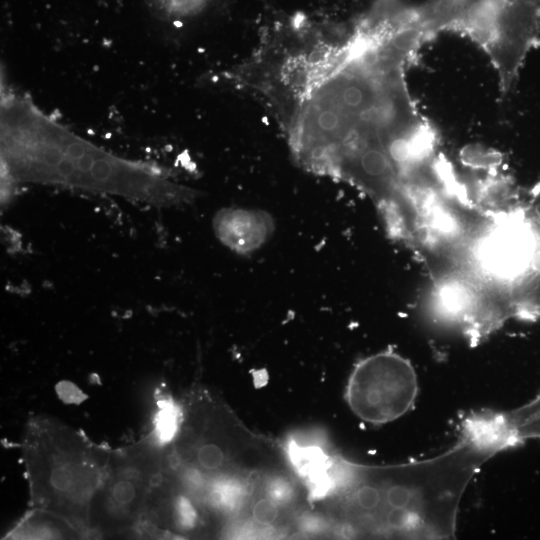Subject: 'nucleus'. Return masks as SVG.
Masks as SVG:
<instances>
[{
  "label": "nucleus",
  "mask_w": 540,
  "mask_h": 540,
  "mask_svg": "<svg viewBox=\"0 0 540 540\" xmlns=\"http://www.w3.org/2000/svg\"><path fill=\"white\" fill-rule=\"evenodd\" d=\"M514 316L540 317V270L512 292Z\"/></svg>",
  "instance_id": "obj_8"
},
{
  "label": "nucleus",
  "mask_w": 540,
  "mask_h": 540,
  "mask_svg": "<svg viewBox=\"0 0 540 540\" xmlns=\"http://www.w3.org/2000/svg\"><path fill=\"white\" fill-rule=\"evenodd\" d=\"M2 199L18 182L51 184L120 196L154 206L191 202L197 192L156 165L113 155L5 89L0 113Z\"/></svg>",
  "instance_id": "obj_1"
},
{
  "label": "nucleus",
  "mask_w": 540,
  "mask_h": 540,
  "mask_svg": "<svg viewBox=\"0 0 540 540\" xmlns=\"http://www.w3.org/2000/svg\"><path fill=\"white\" fill-rule=\"evenodd\" d=\"M160 440L144 439L111 450L105 473L89 505L90 532L139 530L149 496L167 465Z\"/></svg>",
  "instance_id": "obj_4"
},
{
  "label": "nucleus",
  "mask_w": 540,
  "mask_h": 540,
  "mask_svg": "<svg viewBox=\"0 0 540 540\" xmlns=\"http://www.w3.org/2000/svg\"><path fill=\"white\" fill-rule=\"evenodd\" d=\"M418 380L411 362L386 350L361 359L345 390L351 411L361 420L379 425L394 421L413 408Z\"/></svg>",
  "instance_id": "obj_5"
},
{
  "label": "nucleus",
  "mask_w": 540,
  "mask_h": 540,
  "mask_svg": "<svg viewBox=\"0 0 540 540\" xmlns=\"http://www.w3.org/2000/svg\"><path fill=\"white\" fill-rule=\"evenodd\" d=\"M252 516L256 523L270 525L278 517V504L270 498L259 499L252 508Z\"/></svg>",
  "instance_id": "obj_12"
},
{
  "label": "nucleus",
  "mask_w": 540,
  "mask_h": 540,
  "mask_svg": "<svg viewBox=\"0 0 540 540\" xmlns=\"http://www.w3.org/2000/svg\"><path fill=\"white\" fill-rule=\"evenodd\" d=\"M497 413L515 445L527 439H540V394L517 409Z\"/></svg>",
  "instance_id": "obj_7"
},
{
  "label": "nucleus",
  "mask_w": 540,
  "mask_h": 540,
  "mask_svg": "<svg viewBox=\"0 0 540 540\" xmlns=\"http://www.w3.org/2000/svg\"><path fill=\"white\" fill-rule=\"evenodd\" d=\"M521 208L535 234L540 248V180L532 189L527 201L521 205Z\"/></svg>",
  "instance_id": "obj_11"
},
{
  "label": "nucleus",
  "mask_w": 540,
  "mask_h": 540,
  "mask_svg": "<svg viewBox=\"0 0 540 540\" xmlns=\"http://www.w3.org/2000/svg\"><path fill=\"white\" fill-rule=\"evenodd\" d=\"M194 459L199 468L211 472L224 465L225 453L217 443L206 442L196 448Z\"/></svg>",
  "instance_id": "obj_10"
},
{
  "label": "nucleus",
  "mask_w": 540,
  "mask_h": 540,
  "mask_svg": "<svg viewBox=\"0 0 540 540\" xmlns=\"http://www.w3.org/2000/svg\"><path fill=\"white\" fill-rule=\"evenodd\" d=\"M243 495V486L238 481L228 478L215 481L210 490L211 502L226 510L237 507L243 499Z\"/></svg>",
  "instance_id": "obj_9"
},
{
  "label": "nucleus",
  "mask_w": 540,
  "mask_h": 540,
  "mask_svg": "<svg viewBox=\"0 0 540 540\" xmlns=\"http://www.w3.org/2000/svg\"><path fill=\"white\" fill-rule=\"evenodd\" d=\"M431 34L463 33L490 56L506 93L540 41V0H428L418 5Z\"/></svg>",
  "instance_id": "obj_3"
},
{
  "label": "nucleus",
  "mask_w": 540,
  "mask_h": 540,
  "mask_svg": "<svg viewBox=\"0 0 540 540\" xmlns=\"http://www.w3.org/2000/svg\"><path fill=\"white\" fill-rule=\"evenodd\" d=\"M23 452L36 510L65 520L81 535L89 533V505L110 449L55 418L37 417L27 426Z\"/></svg>",
  "instance_id": "obj_2"
},
{
  "label": "nucleus",
  "mask_w": 540,
  "mask_h": 540,
  "mask_svg": "<svg viewBox=\"0 0 540 540\" xmlns=\"http://www.w3.org/2000/svg\"><path fill=\"white\" fill-rule=\"evenodd\" d=\"M268 497L277 504L287 502L293 494L291 484L283 478H276L267 486Z\"/></svg>",
  "instance_id": "obj_13"
},
{
  "label": "nucleus",
  "mask_w": 540,
  "mask_h": 540,
  "mask_svg": "<svg viewBox=\"0 0 540 540\" xmlns=\"http://www.w3.org/2000/svg\"><path fill=\"white\" fill-rule=\"evenodd\" d=\"M218 239L239 254H249L263 246L274 232L272 216L263 210L225 208L213 219Z\"/></svg>",
  "instance_id": "obj_6"
}]
</instances>
